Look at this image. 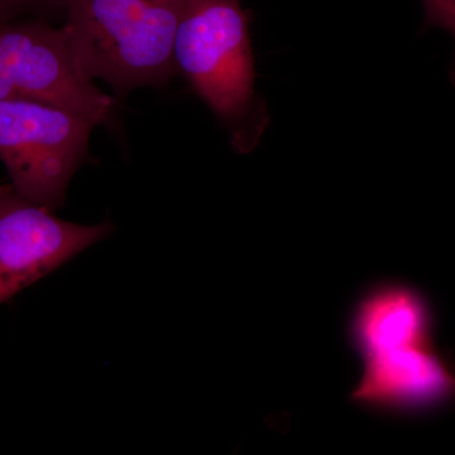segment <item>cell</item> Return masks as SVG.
Listing matches in <instances>:
<instances>
[{
  "instance_id": "2",
  "label": "cell",
  "mask_w": 455,
  "mask_h": 455,
  "mask_svg": "<svg viewBox=\"0 0 455 455\" xmlns=\"http://www.w3.org/2000/svg\"><path fill=\"white\" fill-rule=\"evenodd\" d=\"M248 23L241 0H188L173 47L176 74L211 108L241 154L259 145L267 125Z\"/></svg>"
},
{
  "instance_id": "9",
  "label": "cell",
  "mask_w": 455,
  "mask_h": 455,
  "mask_svg": "<svg viewBox=\"0 0 455 455\" xmlns=\"http://www.w3.org/2000/svg\"><path fill=\"white\" fill-rule=\"evenodd\" d=\"M20 98L18 97L16 89L12 85L11 80L8 79L2 62H0V100L3 99Z\"/></svg>"
},
{
  "instance_id": "6",
  "label": "cell",
  "mask_w": 455,
  "mask_h": 455,
  "mask_svg": "<svg viewBox=\"0 0 455 455\" xmlns=\"http://www.w3.org/2000/svg\"><path fill=\"white\" fill-rule=\"evenodd\" d=\"M53 212L0 185V304L113 233L110 221L82 226Z\"/></svg>"
},
{
  "instance_id": "3",
  "label": "cell",
  "mask_w": 455,
  "mask_h": 455,
  "mask_svg": "<svg viewBox=\"0 0 455 455\" xmlns=\"http://www.w3.org/2000/svg\"><path fill=\"white\" fill-rule=\"evenodd\" d=\"M188 0H70L64 29L90 79L116 95L175 76L173 47Z\"/></svg>"
},
{
  "instance_id": "1",
  "label": "cell",
  "mask_w": 455,
  "mask_h": 455,
  "mask_svg": "<svg viewBox=\"0 0 455 455\" xmlns=\"http://www.w3.org/2000/svg\"><path fill=\"white\" fill-rule=\"evenodd\" d=\"M349 333L363 363L349 396L355 405L398 412L455 398V371L434 348L429 307L412 287L374 284L355 304Z\"/></svg>"
},
{
  "instance_id": "5",
  "label": "cell",
  "mask_w": 455,
  "mask_h": 455,
  "mask_svg": "<svg viewBox=\"0 0 455 455\" xmlns=\"http://www.w3.org/2000/svg\"><path fill=\"white\" fill-rule=\"evenodd\" d=\"M0 62L18 97L62 108L97 125L113 118L116 101L83 70L64 27L38 18L0 23Z\"/></svg>"
},
{
  "instance_id": "7",
  "label": "cell",
  "mask_w": 455,
  "mask_h": 455,
  "mask_svg": "<svg viewBox=\"0 0 455 455\" xmlns=\"http://www.w3.org/2000/svg\"><path fill=\"white\" fill-rule=\"evenodd\" d=\"M70 0H0V23L66 17Z\"/></svg>"
},
{
  "instance_id": "4",
  "label": "cell",
  "mask_w": 455,
  "mask_h": 455,
  "mask_svg": "<svg viewBox=\"0 0 455 455\" xmlns=\"http://www.w3.org/2000/svg\"><path fill=\"white\" fill-rule=\"evenodd\" d=\"M95 123L28 98L0 100V160L11 184L29 202L51 211L89 154Z\"/></svg>"
},
{
  "instance_id": "8",
  "label": "cell",
  "mask_w": 455,
  "mask_h": 455,
  "mask_svg": "<svg viewBox=\"0 0 455 455\" xmlns=\"http://www.w3.org/2000/svg\"><path fill=\"white\" fill-rule=\"evenodd\" d=\"M423 5L427 25L444 29L453 37L455 44V0H423ZM451 77L455 85V53Z\"/></svg>"
}]
</instances>
